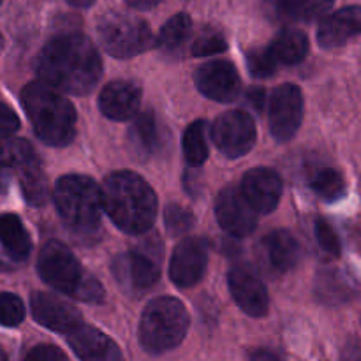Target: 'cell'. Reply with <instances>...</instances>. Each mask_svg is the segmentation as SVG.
Returning <instances> with one entry per match:
<instances>
[{
	"label": "cell",
	"instance_id": "44",
	"mask_svg": "<svg viewBox=\"0 0 361 361\" xmlns=\"http://www.w3.org/2000/svg\"><path fill=\"white\" fill-rule=\"evenodd\" d=\"M0 361H7V355L4 349H0Z\"/></svg>",
	"mask_w": 361,
	"mask_h": 361
},
{
	"label": "cell",
	"instance_id": "39",
	"mask_svg": "<svg viewBox=\"0 0 361 361\" xmlns=\"http://www.w3.org/2000/svg\"><path fill=\"white\" fill-rule=\"evenodd\" d=\"M341 361H361V348L358 342H349L342 353Z\"/></svg>",
	"mask_w": 361,
	"mask_h": 361
},
{
	"label": "cell",
	"instance_id": "17",
	"mask_svg": "<svg viewBox=\"0 0 361 361\" xmlns=\"http://www.w3.org/2000/svg\"><path fill=\"white\" fill-rule=\"evenodd\" d=\"M361 34V6H349L324 16L317 28L321 48L334 49Z\"/></svg>",
	"mask_w": 361,
	"mask_h": 361
},
{
	"label": "cell",
	"instance_id": "1",
	"mask_svg": "<svg viewBox=\"0 0 361 361\" xmlns=\"http://www.w3.org/2000/svg\"><path fill=\"white\" fill-rule=\"evenodd\" d=\"M37 74L53 90L87 95L102 74V62L94 42L83 34L71 32L53 37L37 59Z\"/></svg>",
	"mask_w": 361,
	"mask_h": 361
},
{
	"label": "cell",
	"instance_id": "40",
	"mask_svg": "<svg viewBox=\"0 0 361 361\" xmlns=\"http://www.w3.org/2000/svg\"><path fill=\"white\" fill-rule=\"evenodd\" d=\"M247 97H249V102L257 109V111L264 108V97H267L264 90H261V88H254V90H250L249 94H247Z\"/></svg>",
	"mask_w": 361,
	"mask_h": 361
},
{
	"label": "cell",
	"instance_id": "31",
	"mask_svg": "<svg viewBox=\"0 0 361 361\" xmlns=\"http://www.w3.org/2000/svg\"><path fill=\"white\" fill-rule=\"evenodd\" d=\"M228 48V42H226L224 35L217 30H212V28H207V30L201 32L192 42V53L196 56H208L215 55V53H222Z\"/></svg>",
	"mask_w": 361,
	"mask_h": 361
},
{
	"label": "cell",
	"instance_id": "42",
	"mask_svg": "<svg viewBox=\"0 0 361 361\" xmlns=\"http://www.w3.org/2000/svg\"><path fill=\"white\" fill-rule=\"evenodd\" d=\"M11 182V169L7 166L0 164V194L7 189Z\"/></svg>",
	"mask_w": 361,
	"mask_h": 361
},
{
	"label": "cell",
	"instance_id": "46",
	"mask_svg": "<svg viewBox=\"0 0 361 361\" xmlns=\"http://www.w3.org/2000/svg\"><path fill=\"white\" fill-rule=\"evenodd\" d=\"M4 267H6V264H4L2 259H0V270H4Z\"/></svg>",
	"mask_w": 361,
	"mask_h": 361
},
{
	"label": "cell",
	"instance_id": "47",
	"mask_svg": "<svg viewBox=\"0 0 361 361\" xmlns=\"http://www.w3.org/2000/svg\"><path fill=\"white\" fill-rule=\"evenodd\" d=\"M0 4H2V0H0Z\"/></svg>",
	"mask_w": 361,
	"mask_h": 361
},
{
	"label": "cell",
	"instance_id": "36",
	"mask_svg": "<svg viewBox=\"0 0 361 361\" xmlns=\"http://www.w3.org/2000/svg\"><path fill=\"white\" fill-rule=\"evenodd\" d=\"M25 361H67L66 355L55 345H37L27 355Z\"/></svg>",
	"mask_w": 361,
	"mask_h": 361
},
{
	"label": "cell",
	"instance_id": "8",
	"mask_svg": "<svg viewBox=\"0 0 361 361\" xmlns=\"http://www.w3.org/2000/svg\"><path fill=\"white\" fill-rule=\"evenodd\" d=\"M212 140L226 157H242L256 141V126L249 113L226 111L212 126Z\"/></svg>",
	"mask_w": 361,
	"mask_h": 361
},
{
	"label": "cell",
	"instance_id": "13",
	"mask_svg": "<svg viewBox=\"0 0 361 361\" xmlns=\"http://www.w3.org/2000/svg\"><path fill=\"white\" fill-rule=\"evenodd\" d=\"M215 215L221 228L235 238L250 235L257 226V212L235 187H228L219 194Z\"/></svg>",
	"mask_w": 361,
	"mask_h": 361
},
{
	"label": "cell",
	"instance_id": "35",
	"mask_svg": "<svg viewBox=\"0 0 361 361\" xmlns=\"http://www.w3.org/2000/svg\"><path fill=\"white\" fill-rule=\"evenodd\" d=\"M314 229H316V238L321 249L334 257L341 256V250H342L341 240H338V235L335 233V229L331 228L330 222L324 221V219H317L316 228Z\"/></svg>",
	"mask_w": 361,
	"mask_h": 361
},
{
	"label": "cell",
	"instance_id": "28",
	"mask_svg": "<svg viewBox=\"0 0 361 361\" xmlns=\"http://www.w3.org/2000/svg\"><path fill=\"white\" fill-rule=\"evenodd\" d=\"M310 187L321 200L328 201V203L338 201L345 194L344 176L334 168H323L314 173V176L310 178Z\"/></svg>",
	"mask_w": 361,
	"mask_h": 361
},
{
	"label": "cell",
	"instance_id": "22",
	"mask_svg": "<svg viewBox=\"0 0 361 361\" xmlns=\"http://www.w3.org/2000/svg\"><path fill=\"white\" fill-rule=\"evenodd\" d=\"M0 243L4 245L6 252L18 263H21V261L28 257L32 250V242L23 222L20 221L18 215H0Z\"/></svg>",
	"mask_w": 361,
	"mask_h": 361
},
{
	"label": "cell",
	"instance_id": "6",
	"mask_svg": "<svg viewBox=\"0 0 361 361\" xmlns=\"http://www.w3.org/2000/svg\"><path fill=\"white\" fill-rule=\"evenodd\" d=\"M189 330V314L176 298H157L150 302L141 316L140 341L152 355L178 348Z\"/></svg>",
	"mask_w": 361,
	"mask_h": 361
},
{
	"label": "cell",
	"instance_id": "12",
	"mask_svg": "<svg viewBox=\"0 0 361 361\" xmlns=\"http://www.w3.org/2000/svg\"><path fill=\"white\" fill-rule=\"evenodd\" d=\"M228 284L233 300L243 312L252 317L267 316L268 305H270L268 291L254 268L247 264L235 267L229 271Z\"/></svg>",
	"mask_w": 361,
	"mask_h": 361
},
{
	"label": "cell",
	"instance_id": "29",
	"mask_svg": "<svg viewBox=\"0 0 361 361\" xmlns=\"http://www.w3.org/2000/svg\"><path fill=\"white\" fill-rule=\"evenodd\" d=\"M37 157L28 141L20 140L13 136H0V164L13 168L16 171L18 168L28 162L30 159Z\"/></svg>",
	"mask_w": 361,
	"mask_h": 361
},
{
	"label": "cell",
	"instance_id": "19",
	"mask_svg": "<svg viewBox=\"0 0 361 361\" xmlns=\"http://www.w3.org/2000/svg\"><path fill=\"white\" fill-rule=\"evenodd\" d=\"M141 104V88L130 81H113L102 88L99 108L108 118L123 122L136 118Z\"/></svg>",
	"mask_w": 361,
	"mask_h": 361
},
{
	"label": "cell",
	"instance_id": "33",
	"mask_svg": "<svg viewBox=\"0 0 361 361\" xmlns=\"http://www.w3.org/2000/svg\"><path fill=\"white\" fill-rule=\"evenodd\" d=\"M25 317L23 302L13 293H0V324L18 326Z\"/></svg>",
	"mask_w": 361,
	"mask_h": 361
},
{
	"label": "cell",
	"instance_id": "32",
	"mask_svg": "<svg viewBox=\"0 0 361 361\" xmlns=\"http://www.w3.org/2000/svg\"><path fill=\"white\" fill-rule=\"evenodd\" d=\"M194 221H196L194 215L189 210H185V208L178 207V204H169L164 215L166 229L173 236L185 235L187 231H190L194 226Z\"/></svg>",
	"mask_w": 361,
	"mask_h": 361
},
{
	"label": "cell",
	"instance_id": "9",
	"mask_svg": "<svg viewBox=\"0 0 361 361\" xmlns=\"http://www.w3.org/2000/svg\"><path fill=\"white\" fill-rule=\"evenodd\" d=\"M303 120V94L296 85L284 83L275 88L268 106L270 130L277 141H289Z\"/></svg>",
	"mask_w": 361,
	"mask_h": 361
},
{
	"label": "cell",
	"instance_id": "15",
	"mask_svg": "<svg viewBox=\"0 0 361 361\" xmlns=\"http://www.w3.org/2000/svg\"><path fill=\"white\" fill-rule=\"evenodd\" d=\"M32 316L41 326L63 335L73 334L83 324L76 307L49 293H35L32 296Z\"/></svg>",
	"mask_w": 361,
	"mask_h": 361
},
{
	"label": "cell",
	"instance_id": "23",
	"mask_svg": "<svg viewBox=\"0 0 361 361\" xmlns=\"http://www.w3.org/2000/svg\"><path fill=\"white\" fill-rule=\"evenodd\" d=\"M270 53L277 63H286V66H293V63L302 62L309 51V39L298 28H284L275 35V39L270 44Z\"/></svg>",
	"mask_w": 361,
	"mask_h": 361
},
{
	"label": "cell",
	"instance_id": "34",
	"mask_svg": "<svg viewBox=\"0 0 361 361\" xmlns=\"http://www.w3.org/2000/svg\"><path fill=\"white\" fill-rule=\"evenodd\" d=\"M317 295L326 303H338L345 300L348 289L337 274H323L317 281Z\"/></svg>",
	"mask_w": 361,
	"mask_h": 361
},
{
	"label": "cell",
	"instance_id": "2",
	"mask_svg": "<svg viewBox=\"0 0 361 361\" xmlns=\"http://www.w3.org/2000/svg\"><path fill=\"white\" fill-rule=\"evenodd\" d=\"M102 208L115 226L129 235H141L154 226L157 196L140 175L116 171L101 187Z\"/></svg>",
	"mask_w": 361,
	"mask_h": 361
},
{
	"label": "cell",
	"instance_id": "20",
	"mask_svg": "<svg viewBox=\"0 0 361 361\" xmlns=\"http://www.w3.org/2000/svg\"><path fill=\"white\" fill-rule=\"evenodd\" d=\"M263 254L268 264L279 274L291 270L300 259V245L295 236L284 229H275L268 233L261 242Z\"/></svg>",
	"mask_w": 361,
	"mask_h": 361
},
{
	"label": "cell",
	"instance_id": "7",
	"mask_svg": "<svg viewBox=\"0 0 361 361\" xmlns=\"http://www.w3.org/2000/svg\"><path fill=\"white\" fill-rule=\"evenodd\" d=\"M97 35L102 48L113 56L129 59L155 46L150 27L137 16L127 13H106L97 23Z\"/></svg>",
	"mask_w": 361,
	"mask_h": 361
},
{
	"label": "cell",
	"instance_id": "24",
	"mask_svg": "<svg viewBox=\"0 0 361 361\" xmlns=\"http://www.w3.org/2000/svg\"><path fill=\"white\" fill-rule=\"evenodd\" d=\"M335 0H279L277 13L286 21H309L326 16Z\"/></svg>",
	"mask_w": 361,
	"mask_h": 361
},
{
	"label": "cell",
	"instance_id": "27",
	"mask_svg": "<svg viewBox=\"0 0 361 361\" xmlns=\"http://www.w3.org/2000/svg\"><path fill=\"white\" fill-rule=\"evenodd\" d=\"M183 155L190 166H201L208 159V134L203 120L192 122L185 129Z\"/></svg>",
	"mask_w": 361,
	"mask_h": 361
},
{
	"label": "cell",
	"instance_id": "45",
	"mask_svg": "<svg viewBox=\"0 0 361 361\" xmlns=\"http://www.w3.org/2000/svg\"><path fill=\"white\" fill-rule=\"evenodd\" d=\"M2 48H4V37L2 34H0V53H2Z\"/></svg>",
	"mask_w": 361,
	"mask_h": 361
},
{
	"label": "cell",
	"instance_id": "3",
	"mask_svg": "<svg viewBox=\"0 0 361 361\" xmlns=\"http://www.w3.org/2000/svg\"><path fill=\"white\" fill-rule=\"evenodd\" d=\"M21 104L35 134L49 147H66L76 134L74 106L42 81H32L21 92Z\"/></svg>",
	"mask_w": 361,
	"mask_h": 361
},
{
	"label": "cell",
	"instance_id": "25",
	"mask_svg": "<svg viewBox=\"0 0 361 361\" xmlns=\"http://www.w3.org/2000/svg\"><path fill=\"white\" fill-rule=\"evenodd\" d=\"M18 178H20L21 189L25 197L32 204H42L46 200V176L42 173L41 162L37 157L25 162L21 168L16 169Z\"/></svg>",
	"mask_w": 361,
	"mask_h": 361
},
{
	"label": "cell",
	"instance_id": "21",
	"mask_svg": "<svg viewBox=\"0 0 361 361\" xmlns=\"http://www.w3.org/2000/svg\"><path fill=\"white\" fill-rule=\"evenodd\" d=\"M129 143L134 154H137L140 157H150V155L157 154L162 140L161 127H159L154 113L145 111L134 118L129 129Z\"/></svg>",
	"mask_w": 361,
	"mask_h": 361
},
{
	"label": "cell",
	"instance_id": "16",
	"mask_svg": "<svg viewBox=\"0 0 361 361\" xmlns=\"http://www.w3.org/2000/svg\"><path fill=\"white\" fill-rule=\"evenodd\" d=\"M240 192L257 214H270L282 196V180L270 168H254L245 173Z\"/></svg>",
	"mask_w": 361,
	"mask_h": 361
},
{
	"label": "cell",
	"instance_id": "41",
	"mask_svg": "<svg viewBox=\"0 0 361 361\" xmlns=\"http://www.w3.org/2000/svg\"><path fill=\"white\" fill-rule=\"evenodd\" d=\"M126 2L129 4L130 7H134V9L147 11V9H152V7L157 6L161 0H126Z\"/></svg>",
	"mask_w": 361,
	"mask_h": 361
},
{
	"label": "cell",
	"instance_id": "26",
	"mask_svg": "<svg viewBox=\"0 0 361 361\" xmlns=\"http://www.w3.org/2000/svg\"><path fill=\"white\" fill-rule=\"evenodd\" d=\"M190 32H192V20H190V16L185 13H178L162 25L161 32H159V39L155 42L161 48L173 51V49H178L185 44Z\"/></svg>",
	"mask_w": 361,
	"mask_h": 361
},
{
	"label": "cell",
	"instance_id": "11",
	"mask_svg": "<svg viewBox=\"0 0 361 361\" xmlns=\"http://www.w3.org/2000/svg\"><path fill=\"white\" fill-rule=\"evenodd\" d=\"M210 259V245L203 236H189L176 245L169 263V277L178 288H192L203 279Z\"/></svg>",
	"mask_w": 361,
	"mask_h": 361
},
{
	"label": "cell",
	"instance_id": "10",
	"mask_svg": "<svg viewBox=\"0 0 361 361\" xmlns=\"http://www.w3.org/2000/svg\"><path fill=\"white\" fill-rule=\"evenodd\" d=\"M159 252L148 249H134L130 252L120 254L113 264L115 277L126 289L134 293H143L154 288L161 277V267L157 261Z\"/></svg>",
	"mask_w": 361,
	"mask_h": 361
},
{
	"label": "cell",
	"instance_id": "30",
	"mask_svg": "<svg viewBox=\"0 0 361 361\" xmlns=\"http://www.w3.org/2000/svg\"><path fill=\"white\" fill-rule=\"evenodd\" d=\"M247 66H249L250 74L254 78L263 80V78H270L275 73L277 60L274 59L268 48H256L250 49L249 55H247Z\"/></svg>",
	"mask_w": 361,
	"mask_h": 361
},
{
	"label": "cell",
	"instance_id": "14",
	"mask_svg": "<svg viewBox=\"0 0 361 361\" xmlns=\"http://www.w3.org/2000/svg\"><path fill=\"white\" fill-rule=\"evenodd\" d=\"M196 85L204 97L217 102H231L238 97L242 80L231 62L214 60L197 69Z\"/></svg>",
	"mask_w": 361,
	"mask_h": 361
},
{
	"label": "cell",
	"instance_id": "5",
	"mask_svg": "<svg viewBox=\"0 0 361 361\" xmlns=\"http://www.w3.org/2000/svg\"><path fill=\"white\" fill-rule=\"evenodd\" d=\"M53 201L62 221L74 233L90 235L99 228L104 210L101 187L88 176H62L53 190Z\"/></svg>",
	"mask_w": 361,
	"mask_h": 361
},
{
	"label": "cell",
	"instance_id": "37",
	"mask_svg": "<svg viewBox=\"0 0 361 361\" xmlns=\"http://www.w3.org/2000/svg\"><path fill=\"white\" fill-rule=\"evenodd\" d=\"M20 129V118L7 104L0 102V136H11Z\"/></svg>",
	"mask_w": 361,
	"mask_h": 361
},
{
	"label": "cell",
	"instance_id": "18",
	"mask_svg": "<svg viewBox=\"0 0 361 361\" xmlns=\"http://www.w3.org/2000/svg\"><path fill=\"white\" fill-rule=\"evenodd\" d=\"M67 341L81 361H126L118 345L97 328L81 324L67 335Z\"/></svg>",
	"mask_w": 361,
	"mask_h": 361
},
{
	"label": "cell",
	"instance_id": "43",
	"mask_svg": "<svg viewBox=\"0 0 361 361\" xmlns=\"http://www.w3.org/2000/svg\"><path fill=\"white\" fill-rule=\"evenodd\" d=\"M73 7H78V9H87L94 4V0H67Z\"/></svg>",
	"mask_w": 361,
	"mask_h": 361
},
{
	"label": "cell",
	"instance_id": "38",
	"mask_svg": "<svg viewBox=\"0 0 361 361\" xmlns=\"http://www.w3.org/2000/svg\"><path fill=\"white\" fill-rule=\"evenodd\" d=\"M249 361H284V358L271 349H256L249 355Z\"/></svg>",
	"mask_w": 361,
	"mask_h": 361
},
{
	"label": "cell",
	"instance_id": "4",
	"mask_svg": "<svg viewBox=\"0 0 361 361\" xmlns=\"http://www.w3.org/2000/svg\"><path fill=\"white\" fill-rule=\"evenodd\" d=\"M37 271L46 284L63 295L88 303H99L104 300V289L97 279L85 271L74 254L56 240H49L41 249Z\"/></svg>",
	"mask_w": 361,
	"mask_h": 361
}]
</instances>
